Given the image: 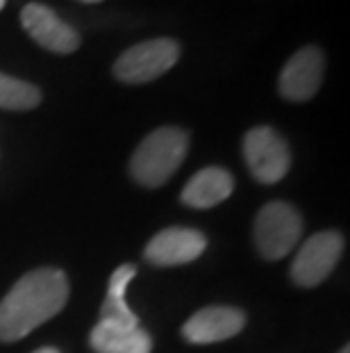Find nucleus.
I'll list each match as a JSON object with an SVG mask.
<instances>
[{
  "label": "nucleus",
  "mask_w": 350,
  "mask_h": 353,
  "mask_svg": "<svg viewBox=\"0 0 350 353\" xmlns=\"http://www.w3.org/2000/svg\"><path fill=\"white\" fill-rule=\"evenodd\" d=\"M69 278L59 269L25 274L0 301V340L14 342L46 324L66 305Z\"/></svg>",
  "instance_id": "nucleus-1"
},
{
  "label": "nucleus",
  "mask_w": 350,
  "mask_h": 353,
  "mask_svg": "<svg viewBox=\"0 0 350 353\" xmlns=\"http://www.w3.org/2000/svg\"><path fill=\"white\" fill-rule=\"evenodd\" d=\"M189 151V137L177 128L153 130L132 155V178L144 187H162L177 171Z\"/></svg>",
  "instance_id": "nucleus-2"
},
{
  "label": "nucleus",
  "mask_w": 350,
  "mask_h": 353,
  "mask_svg": "<svg viewBox=\"0 0 350 353\" xmlns=\"http://www.w3.org/2000/svg\"><path fill=\"white\" fill-rule=\"evenodd\" d=\"M303 219L289 203L275 201L259 210L255 219V244L264 260H280L300 242Z\"/></svg>",
  "instance_id": "nucleus-3"
},
{
  "label": "nucleus",
  "mask_w": 350,
  "mask_h": 353,
  "mask_svg": "<svg viewBox=\"0 0 350 353\" xmlns=\"http://www.w3.org/2000/svg\"><path fill=\"white\" fill-rule=\"evenodd\" d=\"M180 57V46L173 39H151L132 46L116 59L114 76L125 85H144L164 76Z\"/></svg>",
  "instance_id": "nucleus-4"
},
{
  "label": "nucleus",
  "mask_w": 350,
  "mask_h": 353,
  "mask_svg": "<svg viewBox=\"0 0 350 353\" xmlns=\"http://www.w3.org/2000/svg\"><path fill=\"white\" fill-rule=\"evenodd\" d=\"M243 157L259 183L273 185L287 176L292 155L287 141L273 128H252L243 137Z\"/></svg>",
  "instance_id": "nucleus-5"
},
{
  "label": "nucleus",
  "mask_w": 350,
  "mask_h": 353,
  "mask_svg": "<svg viewBox=\"0 0 350 353\" xmlns=\"http://www.w3.org/2000/svg\"><path fill=\"white\" fill-rule=\"evenodd\" d=\"M344 251V239L339 232L323 230L311 235L307 242L300 246L294 265H292V278L300 288H314V285L323 283Z\"/></svg>",
  "instance_id": "nucleus-6"
},
{
  "label": "nucleus",
  "mask_w": 350,
  "mask_h": 353,
  "mask_svg": "<svg viewBox=\"0 0 350 353\" xmlns=\"http://www.w3.org/2000/svg\"><path fill=\"white\" fill-rule=\"evenodd\" d=\"M21 23H23L25 32L32 39L50 52H59V55H69V52L78 50L80 34L69 23H64L57 14L46 5L32 3L25 5L21 12Z\"/></svg>",
  "instance_id": "nucleus-7"
},
{
  "label": "nucleus",
  "mask_w": 350,
  "mask_h": 353,
  "mask_svg": "<svg viewBox=\"0 0 350 353\" xmlns=\"http://www.w3.org/2000/svg\"><path fill=\"white\" fill-rule=\"evenodd\" d=\"M207 246V239L203 232L191 228H166L157 232L146 246V260L157 267H175L187 265L200 258Z\"/></svg>",
  "instance_id": "nucleus-8"
},
{
  "label": "nucleus",
  "mask_w": 350,
  "mask_h": 353,
  "mask_svg": "<svg viewBox=\"0 0 350 353\" xmlns=\"http://www.w3.org/2000/svg\"><path fill=\"white\" fill-rule=\"evenodd\" d=\"M323 80V52L307 46L298 50L280 73V94L287 101H309Z\"/></svg>",
  "instance_id": "nucleus-9"
},
{
  "label": "nucleus",
  "mask_w": 350,
  "mask_h": 353,
  "mask_svg": "<svg viewBox=\"0 0 350 353\" xmlns=\"http://www.w3.org/2000/svg\"><path fill=\"white\" fill-rule=\"evenodd\" d=\"M245 326V314L237 307L212 305L205 310H198L182 326V335L193 344H212L223 342L239 335Z\"/></svg>",
  "instance_id": "nucleus-10"
},
{
  "label": "nucleus",
  "mask_w": 350,
  "mask_h": 353,
  "mask_svg": "<svg viewBox=\"0 0 350 353\" xmlns=\"http://www.w3.org/2000/svg\"><path fill=\"white\" fill-rule=\"evenodd\" d=\"M234 190V180L221 167H205L193 176L180 194V201L184 205L207 210L226 201Z\"/></svg>",
  "instance_id": "nucleus-11"
},
{
  "label": "nucleus",
  "mask_w": 350,
  "mask_h": 353,
  "mask_svg": "<svg viewBox=\"0 0 350 353\" xmlns=\"http://www.w3.org/2000/svg\"><path fill=\"white\" fill-rule=\"evenodd\" d=\"M98 353H151L153 340L139 326H121L100 321L89 337Z\"/></svg>",
  "instance_id": "nucleus-12"
},
{
  "label": "nucleus",
  "mask_w": 350,
  "mask_h": 353,
  "mask_svg": "<svg viewBox=\"0 0 350 353\" xmlns=\"http://www.w3.org/2000/svg\"><path fill=\"white\" fill-rule=\"evenodd\" d=\"M135 276L137 269L132 265H121L111 274L105 301H102L100 307L102 321H107V324H121V326H139L137 314L125 303V290H128V285Z\"/></svg>",
  "instance_id": "nucleus-13"
},
{
  "label": "nucleus",
  "mask_w": 350,
  "mask_h": 353,
  "mask_svg": "<svg viewBox=\"0 0 350 353\" xmlns=\"http://www.w3.org/2000/svg\"><path fill=\"white\" fill-rule=\"evenodd\" d=\"M41 103V92L30 82L0 73V110L23 112Z\"/></svg>",
  "instance_id": "nucleus-14"
},
{
  "label": "nucleus",
  "mask_w": 350,
  "mask_h": 353,
  "mask_svg": "<svg viewBox=\"0 0 350 353\" xmlns=\"http://www.w3.org/2000/svg\"><path fill=\"white\" fill-rule=\"evenodd\" d=\"M34 353H59L57 349H39V351H34Z\"/></svg>",
  "instance_id": "nucleus-15"
},
{
  "label": "nucleus",
  "mask_w": 350,
  "mask_h": 353,
  "mask_svg": "<svg viewBox=\"0 0 350 353\" xmlns=\"http://www.w3.org/2000/svg\"><path fill=\"white\" fill-rule=\"evenodd\" d=\"M80 3H102V0H80Z\"/></svg>",
  "instance_id": "nucleus-16"
},
{
  "label": "nucleus",
  "mask_w": 350,
  "mask_h": 353,
  "mask_svg": "<svg viewBox=\"0 0 350 353\" xmlns=\"http://www.w3.org/2000/svg\"><path fill=\"white\" fill-rule=\"evenodd\" d=\"M339 353H350V349H348V347H344V349H341Z\"/></svg>",
  "instance_id": "nucleus-17"
},
{
  "label": "nucleus",
  "mask_w": 350,
  "mask_h": 353,
  "mask_svg": "<svg viewBox=\"0 0 350 353\" xmlns=\"http://www.w3.org/2000/svg\"><path fill=\"white\" fill-rule=\"evenodd\" d=\"M5 3H7V0H0V10H3V7H5Z\"/></svg>",
  "instance_id": "nucleus-18"
}]
</instances>
